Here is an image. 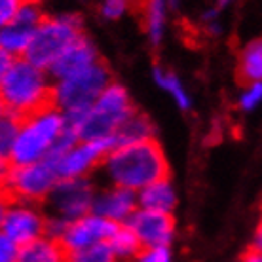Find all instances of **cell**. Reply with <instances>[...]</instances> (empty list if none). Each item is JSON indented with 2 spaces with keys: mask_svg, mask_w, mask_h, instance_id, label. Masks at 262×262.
<instances>
[{
  "mask_svg": "<svg viewBox=\"0 0 262 262\" xmlns=\"http://www.w3.org/2000/svg\"><path fill=\"white\" fill-rule=\"evenodd\" d=\"M53 80L50 72L25 57L0 52V101L2 112L27 118L53 105Z\"/></svg>",
  "mask_w": 262,
  "mask_h": 262,
  "instance_id": "cell-1",
  "label": "cell"
},
{
  "mask_svg": "<svg viewBox=\"0 0 262 262\" xmlns=\"http://www.w3.org/2000/svg\"><path fill=\"white\" fill-rule=\"evenodd\" d=\"M106 184L141 192L148 184L169 177V164L156 139L118 146L106 154L101 165Z\"/></svg>",
  "mask_w": 262,
  "mask_h": 262,
  "instance_id": "cell-2",
  "label": "cell"
},
{
  "mask_svg": "<svg viewBox=\"0 0 262 262\" xmlns=\"http://www.w3.org/2000/svg\"><path fill=\"white\" fill-rule=\"evenodd\" d=\"M135 112L137 108L127 90L118 82H112L90 111L72 118H65L69 129L76 135L78 141H105L114 137L116 131Z\"/></svg>",
  "mask_w": 262,
  "mask_h": 262,
  "instance_id": "cell-3",
  "label": "cell"
},
{
  "mask_svg": "<svg viewBox=\"0 0 262 262\" xmlns=\"http://www.w3.org/2000/svg\"><path fill=\"white\" fill-rule=\"evenodd\" d=\"M65 114L53 105L27 118H21L19 133L10 150V156L2 165H29L46 162V158L65 135Z\"/></svg>",
  "mask_w": 262,
  "mask_h": 262,
  "instance_id": "cell-4",
  "label": "cell"
},
{
  "mask_svg": "<svg viewBox=\"0 0 262 262\" xmlns=\"http://www.w3.org/2000/svg\"><path fill=\"white\" fill-rule=\"evenodd\" d=\"M111 84L112 76L108 67L103 61H99L90 69L74 72L65 78L53 80L52 103L67 118H72L90 111Z\"/></svg>",
  "mask_w": 262,
  "mask_h": 262,
  "instance_id": "cell-5",
  "label": "cell"
},
{
  "mask_svg": "<svg viewBox=\"0 0 262 262\" xmlns=\"http://www.w3.org/2000/svg\"><path fill=\"white\" fill-rule=\"evenodd\" d=\"M114 148L112 139L105 141H78L67 125L65 135L46 158L48 165L57 179H84L95 169H101L106 154Z\"/></svg>",
  "mask_w": 262,
  "mask_h": 262,
  "instance_id": "cell-6",
  "label": "cell"
},
{
  "mask_svg": "<svg viewBox=\"0 0 262 262\" xmlns=\"http://www.w3.org/2000/svg\"><path fill=\"white\" fill-rule=\"evenodd\" d=\"M80 36H84V23L78 13H59L46 17L36 29L33 42L23 57L33 65L50 71L61 53Z\"/></svg>",
  "mask_w": 262,
  "mask_h": 262,
  "instance_id": "cell-7",
  "label": "cell"
},
{
  "mask_svg": "<svg viewBox=\"0 0 262 262\" xmlns=\"http://www.w3.org/2000/svg\"><path fill=\"white\" fill-rule=\"evenodd\" d=\"M57 181L59 179L48 165V162L29 165H2L4 200L44 205Z\"/></svg>",
  "mask_w": 262,
  "mask_h": 262,
  "instance_id": "cell-8",
  "label": "cell"
},
{
  "mask_svg": "<svg viewBox=\"0 0 262 262\" xmlns=\"http://www.w3.org/2000/svg\"><path fill=\"white\" fill-rule=\"evenodd\" d=\"M95 184L90 177L84 179H61L44 202L46 215L59 216L67 223L78 221L93 211Z\"/></svg>",
  "mask_w": 262,
  "mask_h": 262,
  "instance_id": "cell-9",
  "label": "cell"
},
{
  "mask_svg": "<svg viewBox=\"0 0 262 262\" xmlns=\"http://www.w3.org/2000/svg\"><path fill=\"white\" fill-rule=\"evenodd\" d=\"M48 215L36 203L4 200L0 213V230L2 236L10 237L19 247L46 236Z\"/></svg>",
  "mask_w": 262,
  "mask_h": 262,
  "instance_id": "cell-10",
  "label": "cell"
},
{
  "mask_svg": "<svg viewBox=\"0 0 262 262\" xmlns=\"http://www.w3.org/2000/svg\"><path fill=\"white\" fill-rule=\"evenodd\" d=\"M125 224L133 230V234L141 242L143 249L171 247L175 234H177L175 219L171 213H160V211L141 209L139 207Z\"/></svg>",
  "mask_w": 262,
  "mask_h": 262,
  "instance_id": "cell-11",
  "label": "cell"
},
{
  "mask_svg": "<svg viewBox=\"0 0 262 262\" xmlns=\"http://www.w3.org/2000/svg\"><path fill=\"white\" fill-rule=\"evenodd\" d=\"M118 226L120 224L111 223L95 213H90V215L82 216L78 221H72L69 224L65 236L61 237V245L67 249V253L85 249V247H92L97 243L108 242Z\"/></svg>",
  "mask_w": 262,
  "mask_h": 262,
  "instance_id": "cell-12",
  "label": "cell"
},
{
  "mask_svg": "<svg viewBox=\"0 0 262 262\" xmlns=\"http://www.w3.org/2000/svg\"><path fill=\"white\" fill-rule=\"evenodd\" d=\"M137 209V192L122 188V186H114V184H105L95 192L92 213L103 216L111 223L125 224Z\"/></svg>",
  "mask_w": 262,
  "mask_h": 262,
  "instance_id": "cell-13",
  "label": "cell"
},
{
  "mask_svg": "<svg viewBox=\"0 0 262 262\" xmlns=\"http://www.w3.org/2000/svg\"><path fill=\"white\" fill-rule=\"evenodd\" d=\"M103 61L99 57V52L95 44L88 36H80L72 46H69L65 52L59 55V59L55 61L50 69V76L52 80H59L65 78V76H71L74 72H80L84 69H90L95 63Z\"/></svg>",
  "mask_w": 262,
  "mask_h": 262,
  "instance_id": "cell-14",
  "label": "cell"
},
{
  "mask_svg": "<svg viewBox=\"0 0 262 262\" xmlns=\"http://www.w3.org/2000/svg\"><path fill=\"white\" fill-rule=\"evenodd\" d=\"M137 198L141 209L173 213V209L177 207V190H175L169 177L160 179L156 183L148 184L146 188L137 192Z\"/></svg>",
  "mask_w": 262,
  "mask_h": 262,
  "instance_id": "cell-15",
  "label": "cell"
},
{
  "mask_svg": "<svg viewBox=\"0 0 262 262\" xmlns=\"http://www.w3.org/2000/svg\"><path fill=\"white\" fill-rule=\"evenodd\" d=\"M38 27L13 19L8 25H2L0 31V52L10 53L12 57H23L33 42V36Z\"/></svg>",
  "mask_w": 262,
  "mask_h": 262,
  "instance_id": "cell-16",
  "label": "cell"
},
{
  "mask_svg": "<svg viewBox=\"0 0 262 262\" xmlns=\"http://www.w3.org/2000/svg\"><path fill=\"white\" fill-rule=\"evenodd\" d=\"M67 258L69 253L61 245V242L42 236L21 247L17 262H67Z\"/></svg>",
  "mask_w": 262,
  "mask_h": 262,
  "instance_id": "cell-17",
  "label": "cell"
},
{
  "mask_svg": "<svg viewBox=\"0 0 262 262\" xmlns=\"http://www.w3.org/2000/svg\"><path fill=\"white\" fill-rule=\"evenodd\" d=\"M154 133H156V127L152 124V120L146 114L137 111L116 131V135L112 137V144H114V148H118V146H125V144H137L144 143V141H152Z\"/></svg>",
  "mask_w": 262,
  "mask_h": 262,
  "instance_id": "cell-18",
  "label": "cell"
},
{
  "mask_svg": "<svg viewBox=\"0 0 262 262\" xmlns=\"http://www.w3.org/2000/svg\"><path fill=\"white\" fill-rule=\"evenodd\" d=\"M171 0H144L143 17H144V33L148 42L156 48L162 44L167 25V13H169Z\"/></svg>",
  "mask_w": 262,
  "mask_h": 262,
  "instance_id": "cell-19",
  "label": "cell"
},
{
  "mask_svg": "<svg viewBox=\"0 0 262 262\" xmlns=\"http://www.w3.org/2000/svg\"><path fill=\"white\" fill-rule=\"evenodd\" d=\"M237 74L243 85L262 84V38L251 40L237 59Z\"/></svg>",
  "mask_w": 262,
  "mask_h": 262,
  "instance_id": "cell-20",
  "label": "cell"
},
{
  "mask_svg": "<svg viewBox=\"0 0 262 262\" xmlns=\"http://www.w3.org/2000/svg\"><path fill=\"white\" fill-rule=\"evenodd\" d=\"M152 78L156 82V85L160 90H164L171 99H173V103L181 108V111H190L192 108V99L186 92V88L184 84L181 82L177 74L169 69H165L162 65H156L152 69Z\"/></svg>",
  "mask_w": 262,
  "mask_h": 262,
  "instance_id": "cell-21",
  "label": "cell"
},
{
  "mask_svg": "<svg viewBox=\"0 0 262 262\" xmlns=\"http://www.w3.org/2000/svg\"><path fill=\"white\" fill-rule=\"evenodd\" d=\"M108 243H111L118 262H133L139 256V253L143 251L141 242L127 224H120L116 232L112 234V237L108 239Z\"/></svg>",
  "mask_w": 262,
  "mask_h": 262,
  "instance_id": "cell-22",
  "label": "cell"
},
{
  "mask_svg": "<svg viewBox=\"0 0 262 262\" xmlns=\"http://www.w3.org/2000/svg\"><path fill=\"white\" fill-rule=\"evenodd\" d=\"M67 262H118V258L114 255L111 243L103 242L92 247H85V249L72 251L69 253Z\"/></svg>",
  "mask_w": 262,
  "mask_h": 262,
  "instance_id": "cell-23",
  "label": "cell"
},
{
  "mask_svg": "<svg viewBox=\"0 0 262 262\" xmlns=\"http://www.w3.org/2000/svg\"><path fill=\"white\" fill-rule=\"evenodd\" d=\"M19 125L21 118L8 114V112H2V118H0V156H2V164L10 156V150H12L15 137L19 133Z\"/></svg>",
  "mask_w": 262,
  "mask_h": 262,
  "instance_id": "cell-24",
  "label": "cell"
},
{
  "mask_svg": "<svg viewBox=\"0 0 262 262\" xmlns=\"http://www.w3.org/2000/svg\"><path fill=\"white\" fill-rule=\"evenodd\" d=\"M262 105V84H247L237 97V108L243 112H253Z\"/></svg>",
  "mask_w": 262,
  "mask_h": 262,
  "instance_id": "cell-25",
  "label": "cell"
},
{
  "mask_svg": "<svg viewBox=\"0 0 262 262\" xmlns=\"http://www.w3.org/2000/svg\"><path fill=\"white\" fill-rule=\"evenodd\" d=\"M131 0H103L99 6V15L106 21L122 19L129 12Z\"/></svg>",
  "mask_w": 262,
  "mask_h": 262,
  "instance_id": "cell-26",
  "label": "cell"
},
{
  "mask_svg": "<svg viewBox=\"0 0 262 262\" xmlns=\"http://www.w3.org/2000/svg\"><path fill=\"white\" fill-rule=\"evenodd\" d=\"M133 262H173L171 247H148L139 253Z\"/></svg>",
  "mask_w": 262,
  "mask_h": 262,
  "instance_id": "cell-27",
  "label": "cell"
},
{
  "mask_svg": "<svg viewBox=\"0 0 262 262\" xmlns=\"http://www.w3.org/2000/svg\"><path fill=\"white\" fill-rule=\"evenodd\" d=\"M25 2L27 0H0V23L2 25L12 23Z\"/></svg>",
  "mask_w": 262,
  "mask_h": 262,
  "instance_id": "cell-28",
  "label": "cell"
},
{
  "mask_svg": "<svg viewBox=\"0 0 262 262\" xmlns=\"http://www.w3.org/2000/svg\"><path fill=\"white\" fill-rule=\"evenodd\" d=\"M19 245L10 237L0 236V262H17L19 260Z\"/></svg>",
  "mask_w": 262,
  "mask_h": 262,
  "instance_id": "cell-29",
  "label": "cell"
},
{
  "mask_svg": "<svg viewBox=\"0 0 262 262\" xmlns=\"http://www.w3.org/2000/svg\"><path fill=\"white\" fill-rule=\"evenodd\" d=\"M69 224L67 221L59 219V216H52L48 215V221H46V236L48 237H53V239H57L61 242V237L65 236L67 228H69Z\"/></svg>",
  "mask_w": 262,
  "mask_h": 262,
  "instance_id": "cell-30",
  "label": "cell"
},
{
  "mask_svg": "<svg viewBox=\"0 0 262 262\" xmlns=\"http://www.w3.org/2000/svg\"><path fill=\"white\" fill-rule=\"evenodd\" d=\"M249 249L262 253V221L258 223V226H256V230H255V234H253V239H251Z\"/></svg>",
  "mask_w": 262,
  "mask_h": 262,
  "instance_id": "cell-31",
  "label": "cell"
},
{
  "mask_svg": "<svg viewBox=\"0 0 262 262\" xmlns=\"http://www.w3.org/2000/svg\"><path fill=\"white\" fill-rule=\"evenodd\" d=\"M239 262H262V253H258V251H245L242 255V258H239Z\"/></svg>",
  "mask_w": 262,
  "mask_h": 262,
  "instance_id": "cell-32",
  "label": "cell"
},
{
  "mask_svg": "<svg viewBox=\"0 0 262 262\" xmlns=\"http://www.w3.org/2000/svg\"><path fill=\"white\" fill-rule=\"evenodd\" d=\"M230 2H232V0H216V8H219V10H221V8H226Z\"/></svg>",
  "mask_w": 262,
  "mask_h": 262,
  "instance_id": "cell-33",
  "label": "cell"
}]
</instances>
